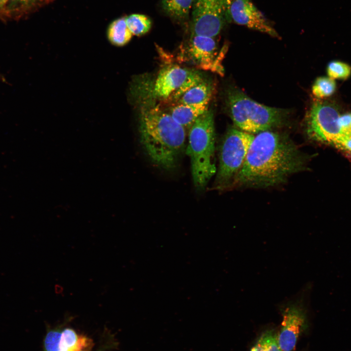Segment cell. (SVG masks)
<instances>
[{
  "label": "cell",
  "instance_id": "cell-24",
  "mask_svg": "<svg viewBox=\"0 0 351 351\" xmlns=\"http://www.w3.org/2000/svg\"><path fill=\"white\" fill-rule=\"evenodd\" d=\"M340 122L342 130L346 134L351 133V113L341 115Z\"/></svg>",
  "mask_w": 351,
  "mask_h": 351
},
{
  "label": "cell",
  "instance_id": "cell-15",
  "mask_svg": "<svg viewBox=\"0 0 351 351\" xmlns=\"http://www.w3.org/2000/svg\"><path fill=\"white\" fill-rule=\"evenodd\" d=\"M194 0H162L161 7L172 19L184 23L189 20Z\"/></svg>",
  "mask_w": 351,
  "mask_h": 351
},
{
  "label": "cell",
  "instance_id": "cell-10",
  "mask_svg": "<svg viewBox=\"0 0 351 351\" xmlns=\"http://www.w3.org/2000/svg\"><path fill=\"white\" fill-rule=\"evenodd\" d=\"M217 45L214 38L192 35L189 41L187 51L189 57L196 66L202 69L222 73L220 56L215 58Z\"/></svg>",
  "mask_w": 351,
  "mask_h": 351
},
{
  "label": "cell",
  "instance_id": "cell-17",
  "mask_svg": "<svg viewBox=\"0 0 351 351\" xmlns=\"http://www.w3.org/2000/svg\"><path fill=\"white\" fill-rule=\"evenodd\" d=\"M250 351H282L274 329H268L259 337Z\"/></svg>",
  "mask_w": 351,
  "mask_h": 351
},
{
  "label": "cell",
  "instance_id": "cell-4",
  "mask_svg": "<svg viewBox=\"0 0 351 351\" xmlns=\"http://www.w3.org/2000/svg\"><path fill=\"white\" fill-rule=\"evenodd\" d=\"M227 103L234 124L250 134L278 127L286 117L285 111L258 103L236 89L228 93Z\"/></svg>",
  "mask_w": 351,
  "mask_h": 351
},
{
  "label": "cell",
  "instance_id": "cell-6",
  "mask_svg": "<svg viewBox=\"0 0 351 351\" xmlns=\"http://www.w3.org/2000/svg\"><path fill=\"white\" fill-rule=\"evenodd\" d=\"M341 115L335 106L327 102L316 101L307 117L306 132L316 142L336 147L346 135L340 122Z\"/></svg>",
  "mask_w": 351,
  "mask_h": 351
},
{
  "label": "cell",
  "instance_id": "cell-23",
  "mask_svg": "<svg viewBox=\"0 0 351 351\" xmlns=\"http://www.w3.org/2000/svg\"><path fill=\"white\" fill-rule=\"evenodd\" d=\"M336 147L345 152L351 153V133L346 134Z\"/></svg>",
  "mask_w": 351,
  "mask_h": 351
},
{
  "label": "cell",
  "instance_id": "cell-25",
  "mask_svg": "<svg viewBox=\"0 0 351 351\" xmlns=\"http://www.w3.org/2000/svg\"><path fill=\"white\" fill-rule=\"evenodd\" d=\"M8 0H0V13H3Z\"/></svg>",
  "mask_w": 351,
  "mask_h": 351
},
{
  "label": "cell",
  "instance_id": "cell-18",
  "mask_svg": "<svg viewBox=\"0 0 351 351\" xmlns=\"http://www.w3.org/2000/svg\"><path fill=\"white\" fill-rule=\"evenodd\" d=\"M126 22L132 35L137 36L146 34L152 26L151 19L140 14H133L126 17Z\"/></svg>",
  "mask_w": 351,
  "mask_h": 351
},
{
  "label": "cell",
  "instance_id": "cell-12",
  "mask_svg": "<svg viewBox=\"0 0 351 351\" xmlns=\"http://www.w3.org/2000/svg\"><path fill=\"white\" fill-rule=\"evenodd\" d=\"M192 71L177 65L161 69L156 80L153 94L160 99H168L180 87Z\"/></svg>",
  "mask_w": 351,
  "mask_h": 351
},
{
  "label": "cell",
  "instance_id": "cell-5",
  "mask_svg": "<svg viewBox=\"0 0 351 351\" xmlns=\"http://www.w3.org/2000/svg\"><path fill=\"white\" fill-rule=\"evenodd\" d=\"M254 135L240 129L230 128L221 145L219 161L214 188L230 187L246 159Z\"/></svg>",
  "mask_w": 351,
  "mask_h": 351
},
{
  "label": "cell",
  "instance_id": "cell-2",
  "mask_svg": "<svg viewBox=\"0 0 351 351\" xmlns=\"http://www.w3.org/2000/svg\"><path fill=\"white\" fill-rule=\"evenodd\" d=\"M140 134L142 147L151 161L166 170L175 168L185 147V129L158 106L144 107Z\"/></svg>",
  "mask_w": 351,
  "mask_h": 351
},
{
  "label": "cell",
  "instance_id": "cell-16",
  "mask_svg": "<svg viewBox=\"0 0 351 351\" xmlns=\"http://www.w3.org/2000/svg\"><path fill=\"white\" fill-rule=\"evenodd\" d=\"M132 34L126 22V17L115 20L109 25L107 37L110 42L117 46H122L128 43L132 37Z\"/></svg>",
  "mask_w": 351,
  "mask_h": 351
},
{
  "label": "cell",
  "instance_id": "cell-14",
  "mask_svg": "<svg viewBox=\"0 0 351 351\" xmlns=\"http://www.w3.org/2000/svg\"><path fill=\"white\" fill-rule=\"evenodd\" d=\"M213 85L203 79L185 92L176 101V104H209L213 93Z\"/></svg>",
  "mask_w": 351,
  "mask_h": 351
},
{
  "label": "cell",
  "instance_id": "cell-3",
  "mask_svg": "<svg viewBox=\"0 0 351 351\" xmlns=\"http://www.w3.org/2000/svg\"><path fill=\"white\" fill-rule=\"evenodd\" d=\"M187 155L191 160L195 188L203 190L216 172L214 162L215 132L214 115L208 110L199 117L189 132Z\"/></svg>",
  "mask_w": 351,
  "mask_h": 351
},
{
  "label": "cell",
  "instance_id": "cell-9",
  "mask_svg": "<svg viewBox=\"0 0 351 351\" xmlns=\"http://www.w3.org/2000/svg\"><path fill=\"white\" fill-rule=\"evenodd\" d=\"M227 20L243 25L252 30L278 37L263 14L250 0H228Z\"/></svg>",
  "mask_w": 351,
  "mask_h": 351
},
{
  "label": "cell",
  "instance_id": "cell-8",
  "mask_svg": "<svg viewBox=\"0 0 351 351\" xmlns=\"http://www.w3.org/2000/svg\"><path fill=\"white\" fill-rule=\"evenodd\" d=\"M228 0H194L192 13V35L214 38L227 20Z\"/></svg>",
  "mask_w": 351,
  "mask_h": 351
},
{
  "label": "cell",
  "instance_id": "cell-20",
  "mask_svg": "<svg viewBox=\"0 0 351 351\" xmlns=\"http://www.w3.org/2000/svg\"><path fill=\"white\" fill-rule=\"evenodd\" d=\"M39 0H8L3 12L5 16H19L27 12Z\"/></svg>",
  "mask_w": 351,
  "mask_h": 351
},
{
  "label": "cell",
  "instance_id": "cell-7",
  "mask_svg": "<svg viewBox=\"0 0 351 351\" xmlns=\"http://www.w3.org/2000/svg\"><path fill=\"white\" fill-rule=\"evenodd\" d=\"M308 297L304 291L301 295L280 306L282 321L277 338L282 351H292L299 335L308 327Z\"/></svg>",
  "mask_w": 351,
  "mask_h": 351
},
{
  "label": "cell",
  "instance_id": "cell-21",
  "mask_svg": "<svg viewBox=\"0 0 351 351\" xmlns=\"http://www.w3.org/2000/svg\"><path fill=\"white\" fill-rule=\"evenodd\" d=\"M328 77L332 79H345L351 74V67L348 64L340 61L330 62L327 69Z\"/></svg>",
  "mask_w": 351,
  "mask_h": 351
},
{
  "label": "cell",
  "instance_id": "cell-19",
  "mask_svg": "<svg viewBox=\"0 0 351 351\" xmlns=\"http://www.w3.org/2000/svg\"><path fill=\"white\" fill-rule=\"evenodd\" d=\"M336 83L329 77H321L315 81L312 87L313 95L318 98H323L332 95L335 91Z\"/></svg>",
  "mask_w": 351,
  "mask_h": 351
},
{
  "label": "cell",
  "instance_id": "cell-11",
  "mask_svg": "<svg viewBox=\"0 0 351 351\" xmlns=\"http://www.w3.org/2000/svg\"><path fill=\"white\" fill-rule=\"evenodd\" d=\"M93 340L70 328L51 330L44 340V351H92Z\"/></svg>",
  "mask_w": 351,
  "mask_h": 351
},
{
  "label": "cell",
  "instance_id": "cell-13",
  "mask_svg": "<svg viewBox=\"0 0 351 351\" xmlns=\"http://www.w3.org/2000/svg\"><path fill=\"white\" fill-rule=\"evenodd\" d=\"M208 104L177 103L170 109V115L185 129L191 127L196 119L208 109Z\"/></svg>",
  "mask_w": 351,
  "mask_h": 351
},
{
  "label": "cell",
  "instance_id": "cell-22",
  "mask_svg": "<svg viewBox=\"0 0 351 351\" xmlns=\"http://www.w3.org/2000/svg\"><path fill=\"white\" fill-rule=\"evenodd\" d=\"M204 79L197 72L192 71L180 87L170 97L169 99L176 101L185 92L201 82Z\"/></svg>",
  "mask_w": 351,
  "mask_h": 351
},
{
  "label": "cell",
  "instance_id": "cell-1",
  "mask_svg": "<svg viewBox=\"0 0 351 351\" xmlns=\"http://www.w3.org/2000/svg\"><path fill=\"white\" fill-rule=\"evenodd\" d=\"M307 158L285 136L270 130L253 139L246 159L232 185L267 187L279 184L304 170Z\"/></svg>",
  "mask_w": 351,
  "mask_h": 351
}]
</instances>
